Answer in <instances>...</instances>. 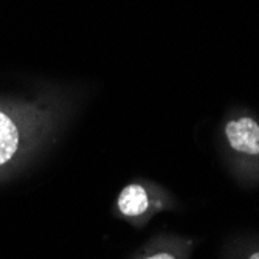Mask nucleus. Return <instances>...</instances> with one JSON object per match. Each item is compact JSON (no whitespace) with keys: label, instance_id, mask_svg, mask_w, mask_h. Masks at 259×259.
I'll return each mask as SVG.
<instances>
[{"label":"nucleus","instance_id":"f03ea898","mask_svg":"<svg viewBox=\"0 0 259 259\" xmlns=\"http://www.w3.org/2000/svg\"><path fill=\"white\" fill-rule=\"evenodd\" d=\"M148 206H149L148 193H146L145 188L138 183L127 185L120 193L118 209L127 218L141 216L148 209Z\"/></svg>","mask_w":259,"mask_h":259},{"label":"nucleus","instance_id":"7ed1b4c3","mask_svg":"<svg viewBox=\"0 0 259 259\" xmlns=\"http://www.w3.org/2000/svg\"><path fill=\"white\" fill-rule=\"evenodd\" d=\"M19 148V131L8 115L0 112V166L8 163Z\"/></svg>","mask_w":259,"mask_h":259},{"label":"nucleus","instance_id":"20e7f679","mask_svg":"<svg viewBox=\"0 0 259 259\" xmlns=\"http://www.w3.org/2000/svg\"><path fill=\"white\" fill-rule=\"evenodd\" d=\"M146 259H176L172 254H169V253H158V254H154V256H149V257H146Z\"/></svg>","mask_w":259,"mask_h":259},{"label":"nucleus","instance_id":"39448f33","mask_svg":"<svg viewBox=\"0 0 259 259\" xmlns=\"http://www.w3.org/2000/svg\"><path fill=\"white\" fill-rule=\"evenodd\" d=\"M250 259H259V253H254V254H251V257Z\"/></svg>","mask_w":259,"mask_h":259},{"label":"nucleus","instance_id":"f257e3e1","mask_svg":"<svg viewBox=\"0 0 259 259\" xmlns=\"http://www.w3.org/2000/svg\"><path fill=\"white\" fill-rule=\"evenodd\" d=\"M228 143L238 152L257 155L259 154V124L248 116L233 120L225 127Z\"/></svg>","mask_w":259,"mask_h":259}]
</instances>
